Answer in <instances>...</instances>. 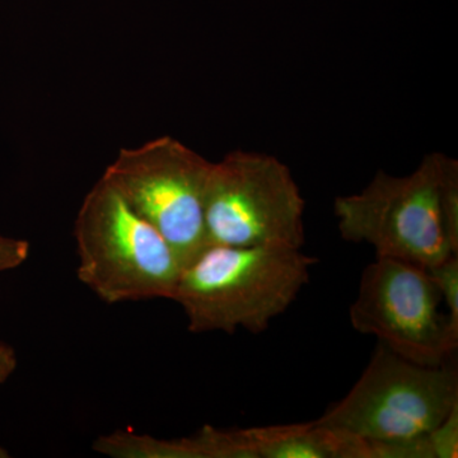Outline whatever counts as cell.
<instances>
[{"instance_id":"obj_6","label":"cell","mask_w":458,"mask_h":458,"mask_svg":"<svg viewBox=\"0 0 458 458\" xmlns=\"http://www.w3.org/2000/svg\"><path fill=\"white\" fill-rule=\"evenodd\" d=\"M212 162L174 138L123 148L104 176L162 234L182 267L209 246L204 194Z\"/></svg>"},{"instance_id":"obj_2","label":"cell","mask_w":458,"mask_h":458,"mask_svg":"<svg viewBox=\"0 0 458 458\" xmlns=\"http://www.w3.org/2000/svg\"><path fill=\"white\" fill-rule=\"evenodd\" d=\"M77 276L105 303L172 301L182 265L167 241L102 176L74 222Z\"/></svg>"},{"instance_id":"obj_12","label":"cell","mask_w":458,"mask_h":458,"mask_svg":"<svg viewBox=\"0 0 458 458\" xmlns=\"http://www.w3.org/2000/svg\"><path fill=\"white\" fill-rule=\"evenodd\" d=\"M30 243L25 240L0 237V273L17 269L29 259Z\"/></svg>"},{"instance_id":"obj_13","label":"cell","mask_w":458,"mask_h":458,"mask_svg":"<svg viewBox=\"0 0 458 458\" xmlns=\"http://www.w3.org/2000/svg\"><path fill=\"white\" fill-rule=\"evenodd\" d=\"M18 358L16 351L8 344L0 342V385L13 375L17 369Z\"/></svg>"},{"instance_id":"obj_8","label":"cell","mask_w":458,"mask_h":458,"mask_svg":"<svg viewBox=\"0 0 458 458\" xmlns=\"http://www.w3.org/2000/svg\"><path fill=\"white\" fill-rule=\"evenodd\" d=\"M93 450L114 458H258L246 429L222 430L209 426L180 439L116 430L98 437Z\"/></svg>"},{"instance_id":"obj_14","label":"cell","mask_w":458,"mask_h":458,"mask_svg":"<svg viewBox=\"0 0 458 458\" xmlns=\"http://www.w3.org/2000/svg\"><path fill=\"white\" fill-rule=\"evenodd\" d=\"M0 457H9L8 452L3 447H0Z\"/></svg>"},{"instance_id":"obj_5","label":"cell","mask_w":458,"mask_h":458,"mask_svg":"<svg viewBox=\"0 0 458 458\" xmlns=\"http://www.w3.org/2000/svg\"><path fill=\"white\" fill-rule=\"evenodd\" d=\"M304 199L276 157L234 150L213 164L204 194L209 245H304Z\"/></svg>"},{"instance_id":"obj_7","label":"cell","mask_w":458,"mask_h":458,"mask_svg":"<svg viewBox=\"0 0 458 458\" xmlns=\"http://www.w3.org/2000/svg\"><path fill=\"white\" fill-rule=\"evenodd\" d=\"M441 294L426 267L377 258L361 274L349 310L352 327L373 335L400 357L441 366L457 351L458 336L439 311Z\"/></svg>"},{"instance_id":"obj_11","label":"cell","mask_w":458,"mask_h":458,"mask_svg":"<svg viewBox=\"0 0 458 458\" xmlns=\"http://www.w3.org/2000/svg\"><path fill=\"white\" fill-rule=\"evenodd\" d=\"M427 436L434 458H457L458 405Z\"/></svg>"},{"instance_id":"obj_9","label":"cell","mask_w":458,"mask_h":458,"mask_svg":"<svg viewBox=\"0 0 458 458\" xmlns=\"http://www.w3.org/2000/svg\"><path fill=\"white\" fill-rule=\"evenodd\" d=\"M246 432L258 458H370L369 441L316 420Z\"/></svg>"},{"instance_id":"obj_3","label":"cell","mask_w":458,"mask_h":458,"mask_svg":"<svg viewBox=\"0 0 458 458\" xmlns=\"http://www.w3.org/2000/svg\"><path fill=\"white\" fill-rule=\"evenodd\" d=\"M445 158L441 153L428 155L408 176L379 171L360 194L336 198L334 212L344 240L369 243L377 258L426 269L458 255L442 212Z\"/></svg>"},{"instance_id":"obj_4","label":"cell","mask_w":458,"mask_h":458,"mask_svg":"<svg viewBox=\"0 0 458 458\" xmlns=\"http://www.w3.org/2000/svg\"><path fill=\"white\" fill-rule=\"evenodd\" d=\"M457 405L454 364L421 366L378 343L352 390L316 421L366 441H396L429 433Z\"/></svg>"},{"instance_id":"obj_10","label":"cell","mask_w":458,"mask_h":458,"mask_svg":"<svg viewBox=\"0 0 458 458\" xmlns=\"http://www.w3.org/2000/svg\"><path fill=\"white\" fill-rule=\"evenodd\" d=\"M447 307L451 330L458 336V255H451L428 269Z\"/></svg>"},{"instance_id":"obj_1","label":"cell","mask_w":458,"mask_h":458,"mask_svg":"<svg viewBox=\"0 0 458 458\" xmlns=\"http://www.w3.org/2000/svg\"><path fill=\"white\" fill-rule=\"evenodd\" d=\"M318 259L283 246L205 247L181 270L172 301L194 334H261L311 279Z\"/></svg>"}]
</instances>
